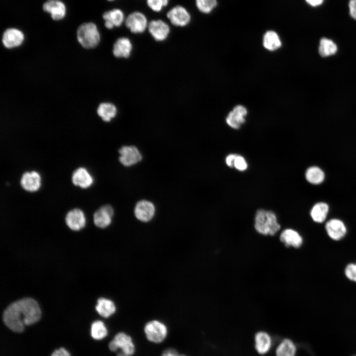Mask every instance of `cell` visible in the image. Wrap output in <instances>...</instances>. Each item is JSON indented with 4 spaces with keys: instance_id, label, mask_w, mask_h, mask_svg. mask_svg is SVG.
<instances>
[{
    "instance_id": "cell-1",
    "label": "cell",
    "mask_w": 356,
    "mask_h": 356,
    "mask_svg": "<svg viewBox=\"0 0 356 356\" xmlns=\"http://www.w3.org/2000/svg\"><path fill=\"white\" fill-rule=\"evenodd\" d=\"M41 316V311L38 303L33 299L27 298L8 306L3 313L2 318L10 330L21 333L26 325L36 323Z\"/></svg>"
},
{
    "instance_id": "cell-2",
    "label": "cell",
    "mask_w": 356,
    "mask_h": 356,
    "mask_svg": "<svg viewBox=\"0 0 356 356\" xmlns=\"http://www.w3.org/2000/svg\"><path fill=\"white\" fill-rule=\"evenodd\" d=\"M255 228L262 234L273 235L280 229V225L273 212L260 209L255 215Z\"/></svg>"
},
{
    "instance_id": "cell-3",
    "label": "cell",
    "mask_w": 356,
    "mask_h": 356,
    "mask_svg": "<svg viewBox=\"0 0 356 356\" xmlns=\"http://www.w3.org/2000/svg\"><path fill=\"white\" fill-rule=\"evenodd\" d=\"M77 38L79 44L84 48L95 47L100 41V35L95 24L87 22L81 24L77 31Z\"/></svg>"
},
{
    "instance_id": "cell-4",
    "label": "cell",
    "mask_w": 356,
    "mask_h": 356,
    "mask_svg": "<svg viewBox=\"0 0 356 356\" xmlns=\"http://www.w3.org/2000/svg\"><path fill=\"white\" fill-rule=\"evenodd\" d=\"M110 351L123 352L129 356L135 352V345L132 337L124 332L117 333L108 344Z\"/></svg>"
},
{
    "instance_id": "cell-5",
    "label": "cell",
    "mask_w": 356,
    "mask_h": 356,
    "mask_svg": "<svg viewBox=\"0 0 356 356\" xmlns=\"http://www.w3.org/2000/svg\"><path fill=\"white\" fill-rule=\"evenodd\" d=\"M143 330L147 340L154 344L163 342L168 334L167 326L158 320H152L147 322L145 324Z\"/></svg>"
},
{
    "instance_id": "cell-6",
    "label": "cell",
    "mask_w": 356,
    "mask_h": 356,
    "mask_svg": "<svg viewBox=\"0 0 356 356\" xmlns=\"http://www.w3.org/2000/svg\"><path fill=\"white\" fill-rule=\"evenodd\" d=\"M126 26L133 33H142L148 27L145 15L139 11L130 13L125 20Z\"/></svg>"
},
{
    "instance_id": "cell-7",
    "label": "cell",
    "mask_w": 356,
    "mask_h": 356,
    "mask_svg": "<svg viewBox=\"0 0 356 356\" xmlns=\"http://www.w3.org/2000/svg\"><path fill=\"white\" fill-rule=\"evenodd\" d=\"M171 23L176 26L184 27L188 24L191 16L185 8L181 5L172 7L167 13Z\"/></svg>"
},
{
    "instance_id": "cell-8",
    "label": "cell",
    "mask_w": 356,
    "mask_h": 356,
    "mask_svg": "<svg viewBox=\"0 0 356 356\" xmlns=\"http://www.w3.org/2000/svg\"><path fill=\"white\" fill-rule=\"evenodd\" d=\"M119 161L125 166H133L142 159L138 149L134 146H124L119 150Z\"/></svg>"
},
{
    "instance_id": "cell-9",
    "label": "cell",
    "mask_w": 356,
    "mask_h": 356,
    "mask_svg": "<svg viewBox=\"0 0 356 356\" xmlns=\"http://www.w3.org/2000/svg\"><path fill=\"white\" fill-rule=\"evenodd\" d=\"M43 9L48 13L55 21L63 19L66 15L67 9L64 3L60 0H47L43 5Z\"/></svg>"
},
{
    "instance_id": "cell-10",
    "label": "cell",
    "mask_w": 356,
    "mask_h": 356,
    "mask_svg": "<svg viewBox=\"0 0 356 356\" xmlns=\"http://www.w3.org/2000/svg\"><path fill=\"white\" fill-rule=\"evenodd\" d=\"M24 34L20 30L15 28H8L2 36V43L7 48H13L21 45L24 41Z\"/></svg>"
},
{
    "instance_id": "cell-11",
    "label": "cell",
    "mask_w": 356,
    "mask_h": 356,
    "mask_svg": "<svg viewBox=\"0 0 356 356\" xmlns=\"http://www.w3.org/2000/svg\"><path fill=\"white\" fill-rule=\"evenodd\" d=\"M147 28L154 40L159 42L166 39L170 31L169 25L160 19L151 21L148 23Z\"/></svg>"
},
{
    "instance_id": "cell-12",
    "label": "cell",
    "mask_w": 356,
    "mask_h": 356,
    "mask_svg": "<svg viewBox=\"0 0 356 356\" xmlns=\"http://www.w3.org/2000/svg\"><path fill=\"white\" fill-rule=\"evenodd\" d=\"M22 187L27 191L34 192L38 191L41 185V177L39 173L33 171L24 173L20 179Z\"/></svg>"
},
{
    "instance_id": "cell-13",
    "label": "cell",
    "mask_w": 356,
    "mask_h": 356,
    "mask_svg": "<svg viewBox=\"0 0 356 356\" xmlns=\"http://www.w3.org/2000/svg\"><path fill=\"white\" fill-rule=\"evenodd\" d=\"M155 208L154 204L147 200L138 201L134 208L135 217L140 221L147 222L154 217Z\"/></svg>"
},
{
    "instance_id": "cell-14",
    "label": "cell",
    "mask_w": 356,
    "mask_h": 356,
    "mask_svg": "<svg viewBox=\"0 0 356 356\" xmlns=\"http://www.w3.org/2000/svg\"><path fill=\"white\" fill-rule=\"evenodd\" d=\"M113 215L114 210L110 205L102 206L94 213L93 222L96 226L105 228L110 224Z\"/></svg>"
},
{
    "instance_id": "cell-15",
    "label": "cell",
    "mask_w": 356,
    "mask_h": 356,
    "mask_svg": "<svg viewBox=\"0 0 356 356\" xmlns=\"http://www.w3.org/2000/svg\"><path fill=\"white\" fill-rule=\"evenodd\" d=\"M325 229L328 236L332 240L338 241L342 239L347 233V228L340 220L333 219L325 224Z\"/></svg>"
},
{
    "instance_id": "cell-16",
    "label": "cell",
    "mask_w": 356,
    "mask_h": 356,
    "mask_svg": "<svg viewBox=\"0 0 356 356\" xmlns=\"http://www.w3.org/2000/svg\"><path fill=\"white\" fill-rule=\"evenodd\" d=\"M86 217L84 212L79 209L75 208L69 211L65 217L67 226L72 230H79L86 224Z\"/></svg>"
},
{
    "instance_id": "cell-17",
    "label": "cell",
    "mask_w": 356,
    "mask_h": 356,
    "mask_svg": "<svg viewBox=\"0 0 356 356\" xmlns=\"http://www.w3.org/2000/svg\"><path fill=\"white\" fill-rule=\"evenodd\" d=\"M247 114L245 107L237 105L228 114L226 118V123L229 127L237 129L244 123Z\"/></svg>"
},
{
    "instance_id": "cell-18",
    "label": "cell",
    "mask_w": 356,
    "mask_h": 356,
    "mask_svg": "<svg viewBox=\"0 0 356 356\" xmlns=\"http://www.w3.org/2000/svg\"><path fill=\"white\" fill-rule=\"evenodd\" d=\"M72 181L75 186L82 188H87L92 185L93 179L87 169L80 167L73 172Z\"/></svg>"
},
{
    "instance_id": "cell-19",
    "label": "cell",
    "mask_w": 356,
    "mask_h": 356,
    "mask_svg": "<svg viewBox=\"0 0 356 356\" xmlns=\"http://www.w3.org/2000/svg\"><path fill=\"white\" fill-rule=\"evenodd\" d=\"M102 17L104 20V25L108 29L120 26L125 20L123 12L119 8L105 11Z\"/></svg>"
},
{
    "instance_id": "cell-20",
    "label": "cell",
    "mask_w": 356,
    "mask_h": 356,
    "mask_svg": "<svg viewBox=\"0 0 356 356\" xmlns=\"http://www.w3.org/2000/svg\"><path fill=\"white\" fill-rule=\"evenodd\" d=\"M255 348L257 352L261 355L267 353L270 350L272 340L268 333L265 331L256 333L254 337Z\"/></svg>"
},
{
    "instance_id": "cell-21",
    "label": "cell",
    "mask_w": 356,
    "mask_h": 356,
    "mask_svg": "<svg viewBox=\"0 0 356 356\" xmlns=\"http://www.w3.org/2000/svg\"><path fill=\"white\" fill-rule=\"evenodd\" d=\"M133 48L130 40L126 37L118 39L113 47V55L117 58H128L130 56Z\"/></svg>"
},
{
    "instance_id": "cell-22",
    "label": "cell",
    "mask_w": 356,
    "mask_h": 356,
    "mask_svg": "<svg viewBox=\"0 0 356 356\" xmlns=\"http://www.w3.org/2000/svg\"><path fill=\"white\" fill-rule=\"evenodd\" d=\"M280 240L287 247L299 248L302 245L303 238L301 235L292 229L284 230L280 235Z\"/></svg>"
},
{
    "instance_id": "cell-23",
    "label": "cell",
    "mask_w": 356,
    "mask_h": 356,
    "mask_svg": "<svg viewBox=\"0 0 356 356\" xmlns=\"http://www.w3.org/2000/svg\"><path fill=\"white\" fill-rule=\"evenodd\" d=\"M95 309L100 315L108 318L115 312L116 308L111 300L101 298L97 300Z\"/></svg>"
},
{
    "instance_id": "cell-24",
    "label": "cell",
    "mask_w": 356,
    "mask_h": 356,
    "mask_svg": "<svg viewBox=\"0 0 356 356\" xmlns=\"http://www.w3.org/2000/svg\"><path fill=\"white\" fill-rule=\"evenodd\" d=\"M297 348L294 343L290 339H283L278 345L275 350V356H295Z\"/></svg>"
},
{
    "instance_id": "cell-25",
    "label": "cell",
    "mask_w": 356,
    "mask_h": 356,
    "mask_svg": "<svg viewBox=\"0 0 356 356\" xmlns=\"http://www.w3.org/2000/svg\"><path fill=\"white\" fill-rule=\"evenodd\" d=\"M329 211L328 205L324 202H318L312 207L310 215L313 221L316 222H323Z\"/></svg>"
},
{
    "instance_id": "cell-26",
    "label": "cell",
    "mask_w": 356,
    "mask_h": 356,
    "mask_svg": "<svg viewBox=\"0 0 356 356\" xmlns=\"http://www.w3.org/2000/svg\"><path fill=\"white\" fill-rule=\"evenodd\" d=\"M263 45L270 51H274L281 45V42L278 34L273 31H268L263 37Z\"/></svg>"
},
{
    "instance_id": "cell-27",
    "label": "cell",
    "mask_w": 356,
    "mask_h": 356,
    "mask_svg": "<svg viewBox=\"0 0 356 356\" xmlns=\"http://www.w3.org/2000/svg\"><path fill=\"white\" fill-rule=\"evenodd\" d=\"M98 115L105 122H110L117 114L116 106L111 103H102L97 109Z\"/></svg>"
},
{
    "instance_id": "cell-28",
    "label": "cell",
    "mask_w": 356,
    "mask_h": 356,
    "mask_svg": "<svg viewBox=\"0 0 356 356\" xmlns=\"http://www.w3.org/2000/svg\"><path fill=\"white\" fill-rule=\"evenodd\" d=\"M91 337L95 340H102L107 337L108 331L103 322L101 320L94 321L90 327Z\"/></svg>"
},
{
    "instance_id": "cell-29",
    "label": "cell",
    "mask_w": 356,
    "mask_h": 356,
    "mask_svg": "<svg viewBox=\"0 0 356 356\" xmlns=\"http://www.w3.org/2000/svg\"><path fill=\"white\" fill-rule=\"evenodd\" d=\"M337 46L331 40L323 38L320 40L318 51L322 57H327L336 53Z\"/></svg>"
},
{
    "instance_id": "cell-30",
    "label": "cell",
    "mask_w": 356,
    "mask_h": 356,
    "mask_svg": "<svg viewBox=\"0 0 356 356\" xmlns=\"http://www.w3.org/2000/svg\"><path fill=\"white\" fill-rule=\"evenodd\" d=\"M306 179L313 184H319L324 179L325 175L323 171L317 166L309 168L305 174Z\"/></svg>"
},
{
    "instance_id": "cell-31",
    "label": "cell",
    "mask_w": 356,
    "mask_h": 356,
    "mask_svg": "<svg viewBox=\"0 0 356 356\" xmlns=\"http://www.w3.org/2000/svg\"><path fill=\"white\" fill-rule=\"evenodd\" d=\"M198 9L204 13L211 12L217 6V0H195Z\"/></svg>"
},
{
    "instance_id": "cell-32",
    "label": "cell",
    "mask_w": 356,
    "mask_h": 356,
    "mask_svg": "<svg viewBox=\"0 0 356 356\" xmlns=\"http://www.w3.org/2000/svg\"><path fill=\"white\" fill-rule=\"evenodd\" d=\"M169 0H147L149 7L155 12L160 11L164 7L167 6Z\"/></svg>"
},
{
    "instance_id": "cell-33",
    "label": "cell",
    "mask_w": 356,
    "mask_h": 356,
    "mask_svg": "<svg viewBox=\"0 0 356 356\" xmlns=\"http://www.w3.org/2000/svg\"><path fill=\"white\" fill-rule=\"evenodd\" d=\"M345 274L348 279L356 282V263L347 265L345 269Z\"/></svg>"
},
{
    "instance_id": "cell-34",
    "label": "cell",
    "mask_w": 356,
    "mask_h": 356,
    "mask_svg": "<svg viewBox=\"0 0 356 356\" xmlns=\"http://www.w3.org/2000/svg\"><path fill=\"white\" fill-rule=\"evenodd\" d=\"M247 162L243 157L236 155L234 160L233 167L241 171H244L247 168Z\"/></svg>"
},
{
    "instance_id": "cell-35",
    "label": "cell",
    "mask_w": 356,
    "mask_h": 356,
    "mask_svg": "<svg viewBox=\"0 0 356 356\" xmlns=\"http://www.w3.org/2000/svg\"><path fill=\"white\" fill-rule=\"evenodd\" d=\"M348 7L350 16L354 19L356 20V0H350Z\"/></svg>"
},
{
    "instance_id": "cell-36",
    "label": "cell",
    "mask_w": 356,
    "mask_h": 356,
    "mask_svg": "<svg viewBox=\"0 0 356 356\" xmlns=\"http://www.w3.org/2000/svg\"><path fill=\"white\" fill-rule=\"evenodd\" d=\"M161 356H186L182 354H179L176 349L173 348H168L165 350Z\"/></svg>"
},
{
    "instance_id": "cell-37",
    "label": "cell",
    "mask_w": 356,
    "mask_h": 356,
    "mask_svg": "<svg viewBox=\"0 0 356 356\" xmlns=\"http://www.w3.org/2000/svg\"><path fill=\"white\" fill-rule=\"evenodd\" d=\"M50 356H71V355L64 348H59L54 350Z\"/></svg>"
},
{
    "instance_id": "cell-38",
    "label": "cell",
    "mask_w": 356,
    "mask_h": 356,
    "mask_svg": "<svg viewBox=\"0 0 356 356\" xmlns=\"http://www.w3.org/2000/svg\"><path fill=\"white\" fill-rule=\"evenodd\" d=\"M237 154H231L228 155L225 158L226 165L230 167H233V164Z\"/></svg>"
},
{
    "instance_id": "cell-39",
    "label": "cell",
    "mask_w": 356,
    "mask_h": 356,
    "mask_svg": "<svg viewBox=\"0 0 356 356\" xmlns=\"http://www.w3.org/2000/svg\"><path fill=\"white\" fill-rule=\"evenodd\" d=\"M324 0H305L306 2L310 6L316 7L320 5Z\"/></svg>"
},
{
    "instance_id": "cell-40",
    "label": "cell",
    "mask_w": 356,
    "mask_h": 356,
    "mask_svg": "<svg viewBox=\"0 0 356 356\" xmlns=\"http://www.w3.org/2000/svg\"><path fill=\"white\" fill-rule=\"evenodd\" d=\"M116 356H129L126 354L121 352H116Z\"/></svg>"
},
{
    "instance_id": "cell-41",
    "label": "cell",
    "mask_w": 356,
    "mask_h": 356,
    "mask_svg": "<svg viewBox=\"0 0 356 356\" xmlns=\"http://www.w3.org/2000/svg\"><path fill=\"white\" fill-rule=\"evenodd\" d=\"M108 0V1H112V0Z\"/></svg>"
},
{
    "instance_id": "cell-42",
    "label": "cell",
    "mask_w": 356,
    "mask_h": 356,
    "mask_svg": "<svg viewBox=\"0 0 356 356\" xmlns=\"http://www.w3.org/2000/svg\"></svg>"
}]
</instances>
